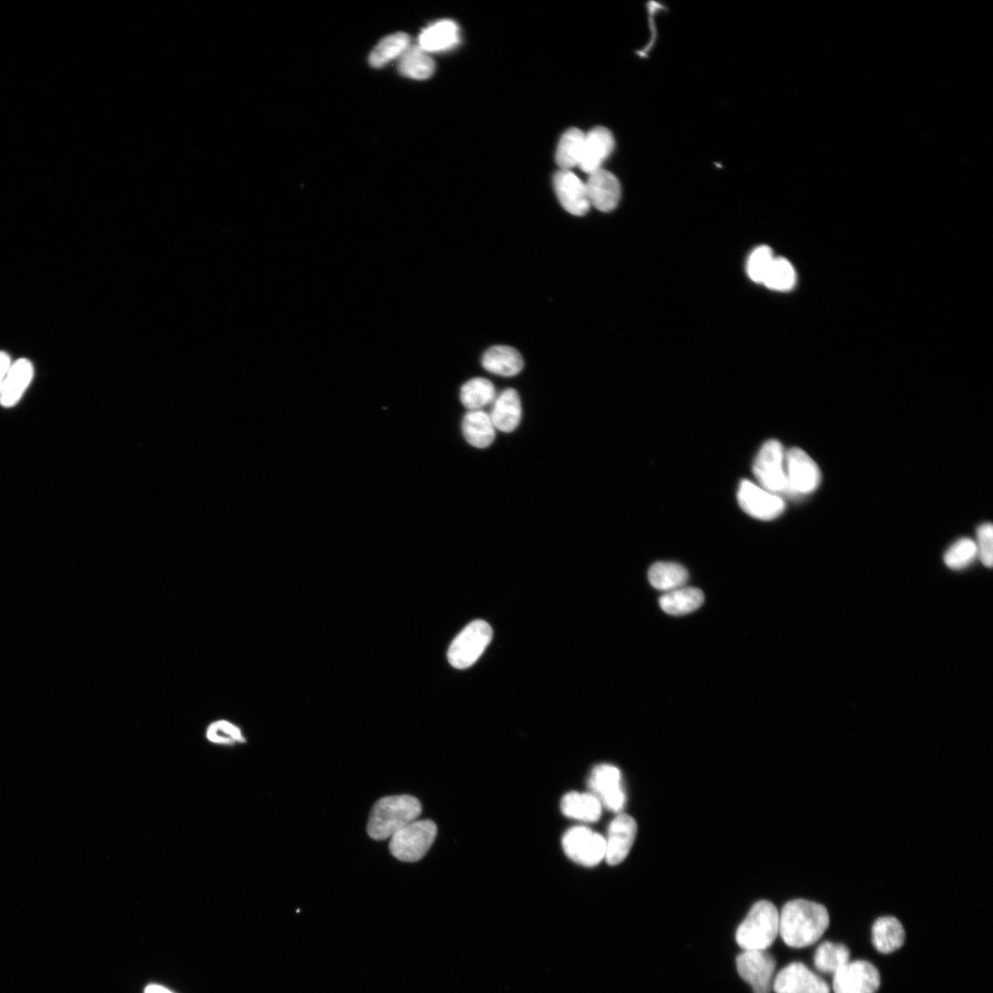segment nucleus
Segmentation results:
<instances>
[{
  "mask_svg": "<svg viewBox=\"0 0 993 993\" xmlns=\"http://www.w3.org/2000/svg\"><path fill=\"white\" fill-rule=\"evenodd\" d=\"M830 926L827 909L817 903L794 900L780 913V935L786 945L804 948L818 942Z\"/></svg>",
  "mask_w": 993,
  "mask_h": 993,
  "instance_id": "nucleus-1",
  "label": "nucleus"
},
{
  "mask_svg": "<svg viewBox=\"0 0 993 993\" xmlns=\"http://www.w3.org/2000/svg\"><path fill=\"white\" fill-rule=\"evenodd\" d=\"M421 812L419 801L412 796L385 797L372 809L367 833L377 841L390 839L397 832L417 821Z\"/></svg>",
  "mask_w": 993,
  "mask_h": 993,
  "instance_id": "nucleus-2",
  "label": "nucleus"
},
{
  "mask_svg": "<svg viewBox=\"0 0 993 993\" xmlns=\"http://www.w3.org/2000/svg\"><path fill=\"white\" fill-rule=\"evenodd\" d=\"M780 935V912L770 902L755 904L736 932V942L743 949L766 950Z\"/></svg>",
  "mask_w": 993,
  "mask_h": 993,
  "instance_id": "nucleus-3",
  "label": "nucleus"
},
{
  "mask_svg": "<svg viewBox=\"0 0 993 993\" xmlns=\"http://www.w3.org/2000/svg\"><path fill=\"white\" fill-rule=\"evenodd\" d=\"M786 455L777 440L763 444L753 463V474L761 488L778 495L788 494Z\"/></svg>",
  "mask_w": 993,
  "mask_h": 993,
  "instance_id": "nucleus-4",
  "label": "nucleus"
},
{
  "mask_svg": "<svg viewBox=\"0 0 993 993\" xmlns=\"http://www.w3.org/2000/svg\"><path fill=\"white\" fill-rule=\"evenodd\" d=\"M436 836L437 826L432 821L417 820L390 838V853L402 862H418L429 852Z\"/></svg>",
  "mask_w": 993,
  "mask_h": 993,
  "instance_id": "nucleus-5",
  "label": "nucleus"
},
{
  "mask_svg": "<svg viewBox=\"0 0 993 993\" xmlns=\"http://www.w3.org/2000/svg\"><path fill=\"white\" fill-rule=\"evenodd\" d=\"M492 629L483 620L468 625L454 639L449 650L450 665L457 669L471 667L492 639Z\"/></svg>",
  "mask_w": 993,
  "mask_h": 993,
  "instance_id": "nucleus-6",
  "label": "nucleus"
},
{
  "mask_svg": "<svg viewBox=\"0 0 993 993\" xmlns=\"http://www.w3.org/2000/svg\"><path fill=\"white\" fill-rule=\"evenodd\" d=\"M563 847L571 860L586 867L595 866L605 858V839L586 826L568 830L563 838Z\"/></svg>",
  "mask_w": 993,
  "mask_h": 993,
  "instance_id": "nucleus-7",
  "label": "nucleus"
},
{
  "mask_svg": "<svg viewBox=\"0 0 993 993\" xmlns=\"http://www.w3.org/2000/svg\"><path fill=\"white\" fill-rule=\"evenodd\" d=\"M738 973L752 988L753 993H771L777 962L766 950H748L736 959Z\"/></svg>",
  "mask_w": 993,
  "mask_h": 993,
  "instance_id": "nucleus-8",
  "label": "nucleus"
},
{
  "mask_svg": "<svg viewBox=\"0 0 993 993\" xmlns=\"http://www.w3.org/2000/svg\"><path fill=\"white\" fill-rule=\"evenodd\" d=\"M737 497L740 508L758 520H775L786 510V502L781 495L771 493L747 480L740 483Z\"/></svg>",
  "mask_w": 993,
  "mask_h": 993,
  "instance_id": "nucleus-9",
  "label": "nucleus"
},
{
  "mask_svg": "<svg viewBox=\"0 0 993 993\" xmlns=\"http://www.w3.org/2000/svg\"><path fill=\"white\" fill-rule=\"evenodd\" d=\"M786 468L788 495H807L819 488L821 471L816 462L802 450L792 449L787 452Z\"/></svg>",
  "mask_w": 993,
  "mask_h": 993,
  "instance_id": "nucleus-10",
  "label": "nucleus"
},
{
  "mask_svg": "<svg viewBox=\"0 0 993 993\" xmlns=\"http://www.w3.org/2000/svg\"><path fill=\"white\" fill-rule=\"evenodd\" d=\"M881 978L877 968L865 960L849 961L833 975L834 993H876Z\"/></svg>",
  "mask_w": 993,
  "mask_h": 993,
  "instance_id": "nucleus-11",
  "label": "nucleus"
},
{
  "mask_svg": "<svg viewBox=\"0 0 993 993\" xmlns=\"http://www.w3.org/2000/svg\"><path fill=\"white\" fill-rule=\"evenodd\" d=\"M588 785L603 807L620 812L626 804V793L622 785L620 770L611 764H600L594 768Z\"/></svg>",
  "mask_w": 993,
  "mask_h": 993,
  "instance_id": "nucleus-12",
  "label": "nucleus"
},
{
  "mask_svg": "<svg viewBox=\"0 0 993 993\" xmlns=\"http://www.w3.org/2000/svg\"><path fill=\"white\" fill-rule=\"evenodd\" d=\"M772 989L776 993H831L828 983L800 962L781 969L775 977Z\"/></svg>",
  "mask_w": 993,
  "mask_h": 993,
  "instance_id": "nucleus-13",
  "label": "nucleus"
},
{
  "mask_svg": "<svg viewBox=\"0 0 993 993\" xmlns=\"http://www.w3.org/2000/svg\"><path fill=\"white\" fill-rule=\"evenodd\" d=\"M557 196L566 211L582 216L588 212L591 203L586 183L572 171L561 170L554 177Z\"/></svg>",
  "mask_w": 993,
  "mask_h": 993,
  "instance_id": "nucleus-14",
  "label": "nucleus"
},
{
  "mask_svg": "<svg viewBox=\"0 0 993 993\" xmlns=\"http://www.w3.org/2000/svg\"><path fill=\"white\" fill-rule=\"evenodd\" d=\"M636 821L629 815L619 814L610 823L605 839V861L610 865L622 863L628 855L636 835Z\"/></svg>",
  "mask_w": 993,
  "mask_h": 993,
  "instance_id": "nucleus-15",
  "label": "nucleus"
},
{
  "mask_svg": "<svg viewBox=\"0 0 993 993\" xmlns=\"http://www.w3.org/2000/svg\"><path fill=\"white\" fill-rule=\"evenodd\" d=\"M589 175L586 187L591 206L604 212L615 209L622 193L618 179L604 169Z\"/></svg>",
  "mask_w": 993,
  "mask_h": 993,
  "instance_id": "nucleus-16",
  "label": "nucleus"
},
{
  "mask_svg": "<svg viewBox=\"0 0 993 993\" xmlns=\"http://www.w3.org/2000/svg\"><path fill=\"white\" fill-rule=\"evenodd\" d=\"M615 149L612 132L605 128H596L585 134L584 151L579 167L587 174L602 169L604 162Z\"/></svg>",
  "mask_w": 993,
  "mask_h": 993,
  "instance_id": "nucleus-17",
  "label": "nucleus"
},
{
  "mask_svg": "<svg viewBox=\"0 0 993 993\" xmlns=\"http://www.w3.org/2000/svg\"><path fill=\"white\" fill-rule=\"evenodd\" d=\"M34 377L35 367L30 360L21 358L14 362L0 388V405L6 409L16 406L31 385Z\"/></svg>",
  "mask_w": 993,
  "mask_h": 993,
  "instance_id": "nucleus-18",
  "label": "nucleus"
},
{
  "mask_svg": "<svg viewBox=\"0 0 993 993\" xmlns=\"http://www.w3.org/2000/svg\"><path fill=\"white\" fill-rule=\"evenodd\" d=\"M496 429L512 432L519 426L522 409L518 392L508 388L496 397L489 413Z\"/></svg>",
  "mask_w": 993,
  "mask_h": 993,
  "instance_id": "nucleus-19",
  "label": "nucleus"
},
{
  "mask_svg": "<svg viewBox=\"0 0 993 993\" xmlns=\"http://www.w3.org/2000/svg\"><path fill=\"white\" fill-rule=\"evenodd\" d=\"M460 38L459 26L453 21L443 20L424 29L418 46L428 54L443 52L455 47Z\"/></svg>",
  "mask_w": 993,
  "mask_h": 993,
  "instance_id": "nucleus-20",
  "label": "nucleus"
},
{
  "mask_svg": "<svg viewBox=\"0 0 993 993\" xmlns=\"http://www.w3.org/2000/svg\"><path fill=\"white\" fill-rule=\"evenodd\" d=\"M462 430L468 443L480 450L491 447L496 436L490 414L484 410L469 411L463 419Z\"/></svg>",
  "mask_w": 993,
  "mask_h": 993,
  "instance_id": "nucleus-21",
  "label": "nucleus"
},
{
  "mask_svg": "<svg viewBox=\"0 0 993 993\" xmlns=\"http://www.w3.org/2000/svg\"><path fill=\"white\" fill-rule=\"evenodd\" d=\"M905 930L895 917H881L873 925L872 942L875 949L882 954L897 951L905 945Z\"/></svg>",
  "mask_w": 993,
  "mask_h": 993,
  "instance_id": "nucleus-22",
  "label": "nucleus"
},
{
  "mask_svg": "<svg viewBox=\"0 0 993 993\" xmlns=\"http://www.w3.org/2000/svg\"><path fill=\"white\" fill-rule=\"evenodd\" d=\"M563 813L571 819L593 823L598 822L603 813V805L592 793L570 792L562 800Z\"/></svg>",
  "mask_w": 993,
  "mask_h": 993,
  "instance_id": "nucleus-23",
  "label": "nucleus"
},
{
  "mask_svg": "<svg viewBox=\"0 0 993 993\" xmlns=\"http://www.w3.org/2000/svg\"><path fill=\"white\" fill-rule=\"evenodd\" d=\"M482 366L485 370L491 374L510 378L518 375L522 370L523 359L514 348L498 346L484 354Z\"/></svg>",
  "mask_w": 993,
  "mask_h": 993,
  "instance_id": "nucleus-24",
  "label": "nucleus"
},
{
  "mask_svg": "<svg viewBox=\"0 0 993 993\" xmlns=\"http://www.w3.org/2000/svg\"><path fill=\"white\" fill-rule=\"evenodd\" d=\"M705 597L698 588L682 587L662 595L659 605L671 615H684L695 612L704 604Z\"/></svg>",
  "mask_w": 993,
  "mask_h": 993,
  "instance_id": "nucleus-25",
  "label": "nucleus"
},
{
  "mask_svg": "<svg viewBox=\"0 0 993 993\" xmlns=\"http://www.w3.org/2000/svg\"><path fill=\"white\" fill-rule=\"evenodd\" d=\"M688 579L687 569L674 563H657L648 571L652 587L667 593L684 587Z\"/></svg>",
  "mask_w": 993,
  "mask_h": 993,
  "instance_id": "nucleus-26",
  "label": "nucleus"
},
{
  "mask_svg": "<svg viewBox=\"0 0 993 993\" xmlns=\"http://www.w3.org/2000/svg\"><path fill=\"white\" fill-rule=\"evenodd\" d=\"M204 737L210 744L223 748H234L247 742L243 729L226 719L210 722L205 728Z\"/></svg>",
  "mask_w": 993,
  "mask_h": 993,
  "instance_id": "nucleus-27",
  "label": "nucleus"
},
{
  "mask_svg": "<svg viewBox=\"0 0 993 993\" xmlns=\"http://www.w3.org/2000/svg\"><path fill=\"white\" fill-rule=\"evenodd\" d=\"M434 69L435 64L429 54L418 45H410L399 58L398 70L401 75L409 78L428 79L432 76Z\"/></svg>",
  "mask_w": 993,
  "mask_h": 993,
  "instance_id": "nucleus-28",
  "label": "nucleus"
},
{
  "mask_svg": "<svg viewBox=\"0 0 993 993\" xmlns=\"http://www.w3.org/2000/svg\"><path fill=\"white\" fill-rule=\"evenodd\" d=\"M497 397L494 385L486 378H474L467 382L461 388L460 400L465 408L471 410H483L493 403Z\"/></svg>",
  "mask_w": 993,
  "mask_h": 993,
  "instance_id": "nucleus-29",
  "label": "nucleus"
},
{
  "mask_svg": "<svg viewBox=\"0 0 993 993\" xmlns=\"http://www.w3.org/2000/svg\"><path fill=\"white\" fill-rule=\"evenodd\" d=\"M585 140V134L577 129L568 130L562 138L557 149L556 161L564 171L579 167Z\"/></svg>",
  "mask_w": 993,
  "mask_h": 993,
  "instance_id": "nucleus-30",
  "label": "nucleus"
},
{
  "mask_svg": "<svg viewBox=\"0 0 993 993\" xmlns=\"http://www.w3.org/2000/svg\"><path fill=\"white\" fill-rule=\"evenodd\" d=\"M410 45V38L405 33L388 36L374 48L370 54L369 62L374 67H383L390 61L400 58Z\"/></svg>",
  "mask_w": 993,
  "mask_h": 993,
  "instance_id": "nucleus-31",
  "label": "nucleus"
},
{
  "mask_svg": "<svg viewBox=\"0 0 993 993\" xmlns=\"http://www.w3.org/2000/svg\"><path fill=\"white\" fill-rule=\"evenodd\" d=\"M850 961V950L843 944L825 942L816 950L814 964L816 968L826 974L834 975Z\"/></svg>",
  "mask_w": 993,
  "mask_h": 993,
  "instance_id": "nucleus-32",
  "label": "nucleus"
},
{
  "mask_svg": "<svg viewBox=\"0 0 993 993\" xmlns=\"http://www.w3.org/2000/svg\"><path fill=\"white\" fill-rule=\"evenodd\" d=\"M796 282V271L790 261L785 258L776 257L762 284L772 291L788 292L794 288Z\"/></svg>",
  "mask_w": 993,
  "mask_h": 993,
  "instance_id": "nucleus-33",
  "label": "nucleus"
},
{
  "mask_svg": "<svg viewBox=\"0 0 993 993\" xmlns=\"http://www.w3.org/2000/svg\"><path fill=\"white\" fill-rule=\"evenodd\" d=\"M977 558L976 542L970 538H961L946 552L944 562L954 571L968 567Z\"/></svg>",
  "mask_w": 993,
  "mask_h": 993,
  "instance_id": "nucleus-34",
  "label": "nucleus"
},
{
  "mask_svg": "<svg viewBox=\"0 0 993 993\" xmlns=\"http://www.w3.org/2000/svg\"><path fill=\"white\" fill-rule=\"evenodd\" d=\"M775 258L772 251L767 246H760L755 249L747 262V274L750 279L756 284H762Z\"/></svg>",
  "mask_w": 993,
  "mask_h": 993,
  "instance_id": "nucleus-35",
  "label": "nucleus"
},
{
  "mask_svg": "<svg viewBox=\"0 0 993 993\" xmlns=\"http://www.w3.org/2000/svg\"><path fill=\"white\" fill-rule=\"evenodd\" d=\"M977 558L985 567L990 568L993 563V527L991 523H983L977 530Z\"/></svg>",
  "mask_w": 993,
  "mask_h": 993,
  "instance_id": "nucleus-36",
  "label": "nucleus"
},
{
  "mask_svg": "<svg viewBox=\"0 0 993 993\" xmlns=\"http://www.w3.org/2000/svg\"><path fill=\"white\" fill-rule=\"evenodd\" d=\"M13 363L8 353L0 351V388H2Z\"/></svg>",
  "mask_w": 993,
  "mask_h": 993,
  "instance_id": "nucleus-37",
  "label": "nucleus"
},
{
  "mask_svg": "<svg viewBox=\"0 0 993 993\" xmlns=\"http://www.w3.org/2000/svg\"><path fill=\"white\" fill-rule=\"evenodd\" d=\"M145 993H173V992L171 991L170 989H168L167 988L163 987V986L157 985V984H152V985H149L146 988Z\"/></svg>",
  "mask_w": 993,
  "mask_h": 993,
  "instance_id": "nucleus-38",
  "label": "nucleus"
}]
</instances>
